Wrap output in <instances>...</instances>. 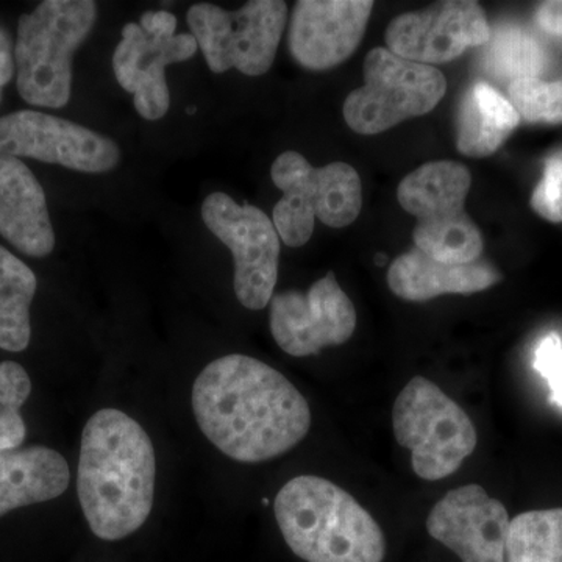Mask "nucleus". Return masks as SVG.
Returning a JSON list of instances; mask_svg holds the SVG:
<instances>
[{"label": "nucleus", "mask_w": 562, "mask_h": 562, "mask_svg": "<svg viewBox=\"0 0 562 562\" xmlns=\"http://www.w3.org/2000/svg\"><path fill=\"white\" fill-rule=\"evenodd\" d=\"M192 412L210 442L249 464L290 452L312 427L297 387L246 355H227L203 369L192 386Z\"/></svg>", "instance_id": "f257e3e1"}, {"label": "nucleus", "mask_w": 562, "mask_h": 562, "mask_svg": "<svg viewBox=\"0 0 562 562\" xmlns=\"http://www.w3.org/2000/svg\"><path fill=\"white\" fill-rule=\"evenodd\" d=\"M157 458L149 435L120 409H101L81 435L77 492L91 531L120 541L150 516Z\"/></svg>", "instance_id": "f03ea898"}, {"label": "nucleus", "mask_w": 562, "mask_h": 562, "mask_svg": "<svg viewBox=\"0 0 562 562\" xmlns=\"http://www.w3.org/2000/svg\"><path fill=\"white\" fill-rule=\"evenodd\" d=\"M277 524L292 552L306 562H382L380 525L353 495L321 476L290 480L273 503Z\"/></svg>", "instance_id": "7ed1b4c3"}, {"label": "nucleus", "mask_w": 562, "mask_h": 562, "mask_svg": "<svg viewBox=\"0 0 562 562\" xmlns=\"http://www.w3.org/2000/svg\"><path fill=\"white\" fill-rule=\"evenodd\" d=\"M98 18L91 0H46L18 21L14 44L18 91L25 102L63 109L72 88V55Z\"/></svg>", "instance_id": "20e7f679"}, {"label": "nucleus", "mask_w": 562, "mask_h": 562, "mask_svg": "<svg viewBox=\"0 0 562 562\" xmlns=\"http://www.w3.org/2000/svg\"><path fill=\"white\" fill-rule=\"evenodd\" d=\"M472 176L464 165L439 160L420 166L398 184V203L417 217V249L447 265H471L482 257V232L465 213Z\"/></svg>", "instance_id": "39448f33"}, {"label": "nucleus", "mask_w": 562, "mask_h": 562, "mask_svg": "<svg viewBox=\"0 0 562 562\" xmlns=\"http://www.w3.org/2000/svg\"><path fill=\"white\" fill-rule=\"evenodd\" d=\"M394 436L412 452L413 471L425 482L447 479L476 447V430L468 413L424 376H414L395 398Z\"/></svg>", "instance_id": "423d86ee"}, {"label": "nucleus", "mask_w": 562, "mask_h": 562, "mask_svg": "<svg viewBox=\"0 0 562 562\" xmlns=\"http://www.w3.org/2000/svg\"><path fill=\"white\" fill-rule=\"evenodd\" d=\"M447 80L435 66L420 65L375 47L364 60V85L344 102V120L360 135H376L442 101Z\"/></svg>", "instance_id": "0eeeda50"}, {"label": "nucleus", "mask_w": 562, "mask_h": 562, "mask_svg": "<svg viewBox=\"0 0 562 562\" xmlns=\"http://www.w3.org/2000/svg\"><path fill=\"white\" fill-rule=\"evenodd\" d=\"M288 7L281 0H251L227 11L214 3H195L187 21L213 72L238 69L244 76L268 72L286 29Z\"/></svg>", "instance_id": "6e6552de"}, {"label": "nucleus", "mask_w": 562, "mask_h": 562, "mask_svg": "<svg viewBox=\"0 0 562 562\" xmlns=\"http://www.w3.org/2000/svg\"><path fill=\"white\" fill-rule=\"evenodd\" d=\"M177 18L169 11H146L139 24L128 22L113 55V70L144 120L158 121L171 106L165 68L191 60L198 52L192 33H176Z\"/></svg>", "instance_id": "1a4fd4ad"}, {"label": "nucleus", "mask_w": 562, "mask_h": 562, "mask_svg": "<svg viewBox=\"0 0 562 562\" xmlns=\"http://www.w3.org/2000/svg\"><path fill=\"white\" fill-rule=\"evenodd\" d=\"M209 231L231 249L235 261V292L246 308L271 303L279 277L280 236L260 209L239 205L224 192H213L202 205Z\"/></svg>", "instance_id": "9d476101"}, {"label": "nucleus", "mask_w": 562, "mask_h": 562, "mask_svg": "<svg viewBox=\"0 0 562 562\" xmlns=\"http://www.w3.org/2000/svg\"><path fill=\"white\" fill-rule=\"evenodd\" d=\"M0 155L33 158L87 173L113 171L121 161V149L114 140L35 110L0 117Z\"/></svg>", "instance_id": "9b49d317"}, {"label": "nucleus", "mask_w": 562, "mask_h": 562, "mask_svg": "<svg viewBox=\"0 0 562 562\" xmlns=\"http://www.w3.org/2000/svg\"><path fill=\"white\" fill-rule=\"evenodd\" d=\"M271 331L291 357H310L349 341L357 328V310L335 273L317 280L306 292H280L271 299Z\"/></svg>", "instance_id": "f8f14e48"}, {"label": "nucleus", "mask_w": 562, "mask_h": 562, "mask_svg": "<svg viewBox=\"0 0 562 562\" xmlns=\"http://www.w3.org/2000/svg\"><path fill=\"white\" fill-rule=\"evenodd\" d=\"M491 38L486 14L473 0H446L428 9L402 14L387 25V50L420 65L457 60L471 47Z\"/></svg>", "instance_id": "ddd939ff"}, {"label": "nucleus", "mask_w": 562, "mask_h": 562, "mask_svg": "<svg viewBox=\"0 0 562 562\" xmlns=\"http://www.w3.org/2000/svg\"><path fill=\"white\" fill-rule=\"evenodd\" d=\"M508 509L480 484L443 495L427 517V530L462 562H506Z\"/></svg>", "instance_id": "4468645a"}, {"label": "nucleus", "mask_w": 562, "mask_h": 562, "mask_svg": "<svg viewBox=\"0 0 562 562\" xmlns=\"http://www.w3.org/2000/svg\"><path fill=\"white\" fill-rule=\"evenodd\" d=\"M372 10V0H301L288 36L292 57L310 70L341 65L364 38Z\"/></svg>", "instance_id": "2eb2a0df"}, {"label": "nucleus", "mask_w": 562, "mask_h": 562, "mask_svg": "<svg viewBox=\"0 0 562 562\" xmlns=\"http://www.w3.org/2000/svg\"><path fill=\"white\" fill-rule=\"evenodd\" d=\"M0 236L27 257L55 247L46 192L20 158L0 155Z\"/></svg>", "instance_id": "dca6fc26"}, {"label": "nucleus", "mask_w": 562, "mask_h": 562, "mask_svg": "<svg viewBox=\"0 0 562 562\" xmlns=\"http://www.w3.org/2000/svg\"><path fill=\"white\" fill-rule=\"evenodd\" d=\"M502 280L486 262L447 265L414 247L395 258L387 269V284L406 302H427L443 294H475Z\"/></svg>", "instance_id": "f3484780"}, {"label": "nucleus", "mask_w": 562, "mask_h": 562, "mask_svg": "<svg viewBox=\"0 0 562 562\" xmlns=\"http://www.w3.org/2000/svg\"><path fill=\"white\" fill-rule=\"evenodd\" d=\"M273 165L301 184L306 201L322 224L344 228L360 216L361 179L350 165L336 161L324 168H313L297 151H284Z\"/></svg>", "instance_id": "a211bd4d"}, {"label": "nucleus", "mask_w": 562, "mask_h": 562, "mask_svg": "<svg viewBox=\"0 0 562 562\" xmlns=\"http://www.w3.org/2000/svg\"><path fill=\"white\" fill-rule=\"evenodd\" d=\"M69 482L68 461L47 447L35 446L0 454V517L60 497Z\"/></svg>", "instance_id": "6ab92c4d"}, {"label": "nucleus", "mask_w": 562, "mask_h": 562, "mask_svg": "<svg viewBox=\"0 0 562 562\" xmlns=\"http://www.w3.org/2000/svg\"><path fill=\"white\" fill-rule=\"evenodd\" d=\"M519 124L509 99L483 81L473 83L458 109L457 149L465 157H491Z\"/></svg>", "instance_id": "aec40b11"}, {"label": "nucleus", "mask_w": 562, "mask_h": 562, "mask_svg": "<svg viewBox=\"0 0 562 562\" xmlns=\"http://www.w3.org/2000/svg\"><path fill=\"white\" fill-rule=\"evenodd\" d=\"M36 288L32 269L0 246V349L18 353L31 344V305Z\"/></svg>", "instance_id": "412c9836"}, {"label": "nucleus", "mask_w": 562, "mask_h": 562, "mask_svg": "<svg viewBox=\"0 0 562 562\" xmlns=\"http://www.w3.org/2000/svg\"><path fill=\"white\" fill-rule=\"evenodd\" d=\"M546 61L539 41L519 25H498L484 44L483 69L495 79H539Z\"/></svg>", "instance_id": "4be33fe9"}, {"label": "nucleus", "mask_w": 562, "mask_h": 562, "mask_svg": "<svg viewBox=\"0 0 562 562\" xmlns=\"http://www.w3.org/2000/svg\"><path fill=\"white\" fill-rule=\"evenodd\" d=\"M506 562H562V508L514 517L506 542Z\"/></svg>", "instance_id": "5701e85b"}, {"label": "nucleus", "mask_w": 562, "mask_h": 562, "mask_svg": "<svg viewBox=\"0 0 562 562\" xmlns=\"http://www.w3.org/2000/svg\"><path fill=\"white\" fill-rule=\"evenodd\" d=\"M509 102L527 124H562V80L520 79L509 85Z\"/></svg>", "instance_id": "b1692460"}, {"label": "nucleus", "mask_w": 562, "mask_h": 562, "mask_svg": "<svg viewBox=\"0 0 562 562\" xmlns=\"http://www.w3.org/2000/svg\"><path fill=\"white\" fill-rule=\"evenodd\" d=\"M530 205L543 220L553 224L562 222V150L543 161L542 179L532 191Z\"/></svg>", "instance_id": "393cba45"}, {"label": "nucleus", "mask_w": 562, "mask_h": 562, "mask_svg": "<svg viewBox=\"0 0 562 562\" xmlns=\"http://www.w3.org/2000/svg\"><path fill=\"white\" fill-rule=\"evenodd\" d=\"M535 368L549 382L552 401L562 408V341L557 333H550L539 342Z\"/></svg>", "instance_id": "a878e982"}, {"label": "nucleus", "mask_w": 562, "mask_h": 562, "mask_svg": "<svg viewBox=\"0 0 562 562\" xmlns=\"http://www.w3.org/2000/svg\"><path fill=\"white\" fill-rule=\"evenodd\" d=\"M32 380L14 361L0 362V408L21 409L31 397Z\"/></svg>", "instance_id": "bb28decb"}, {"label": "nucleus", "mask_w": 562, "mask_h": 562, "mask_svg": "<svg viewBox=\"0 0 562 562\" xmlns=\"http://www.w3.org/2000/svg\"><path fill=\"white\" fill-rule=\"evenodd\" d=\"M27 428L20 409L0 408V454L20 449Z\"/></svg>", "instance_id": "cd10ccee"}, {"label": "nucleus", "mask_w": 562, "mask_h": 562, "mask_svg": "<svg viewBox=\"0 0 562 562\" xmlns=\"http://www.w3.org/2000/svg\"><path fill=\"white\" fill-rule=\"evenodd\" d=\"M536 22L543 32L562 38V0L542 2L536 10Z\"/></svg>", "instance_id": "c85d7f7f"}, {"label": "nucleus", "mask_w": 562, "mask_h": 562, "mask_svg": "<svg viewBox=\"0 0 562 562\" xmlns=\"http://www.w3.org/2000/svg\"><path fill=\"white\" fill-rule=\"evenodd\" d=\"M14 74H16V63H14L13 43L5 29L0 27V101H2L3 88L10 83Z\"/></svg>", "instance_id": "c756f323"}, {"label": "nucleus", "mask_w": 562, "mask_h": 562, "mask_svg": "<svg viewBox=\"0 0 562 562\" xmlns=\"http://www.w3.org/2000/svg\"><path fill=\"white\" fill-rule=\"evenodd\" d=\"M376 265L383 266L386 265V257L384 255L380 254L375 257Z\"/></svg>", "instance_id": "7c9ffc66"}]
</instances>
